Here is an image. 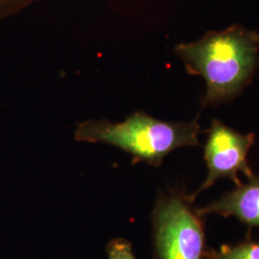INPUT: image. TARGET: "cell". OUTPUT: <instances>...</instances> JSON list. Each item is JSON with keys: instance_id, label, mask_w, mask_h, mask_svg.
<instances>
[{"instance_id": "obj_1", "label": "cell", "mask_w": 259, "mask_h": 259, "mask_svg": "<svg viewBox=\"0 0 259 259\" xmlns=\"http://www.w3.org/2000/svg\"><path fill=\"white\" fill-rule=\"evenodd\" d=\"M174 51L189 74L204 79V107L235 98L251 83L258 67L259 46L253 31L240 24L208 31L198 40L177 45Z\"/></svg>"}, {"instance_id": "obj_2", "label": "cell", "mask_w": 259, "mask_h": 259, "mask_svg": "<svg viewBox=\"0 0 259 259\" xmlns=\"http://www.w3.org/2000/svg\"><path fill=\"white\" fill-rule=\"evenodd\" d=\"M200 132L198 118L169 122L138 111L122 122L83 121L75 130L74 138L81 142L105 143L120 149L133 157V163L142 161L158 167L174 150L199 145Z\"/></svg>"}, {"instance_id": "obj_3", "label": "cell", "mask_w": 259, "mask_h": 259, "mask_svg": "<svg viewBox=\"0 0 259 259\" xmlns=\"http://www.w3.org/2000/svg\"><path fill=\"white\" fill-rule=\"evenodd\" d=\"M183 192L160 194L152 213L157 259H207L204 216Z\"/></svg>"}, {"instance_id": "obj_4", "label": "cell", "mask_w": 259, "mask_h": 259, "mask_svg": "<svg viewBox=\"0 0 259 259\" xmlns=\"http://www.w3.org/2000/svg\"><path fill=\"white\" fill-rule=\"evenodd\" d=\"M254 140V134L243 135L226 126L221 121L213 119L204 146L207 176L201 187L193 194L189 195L190 199L194 201L202 191L212 186L220 179H231L238 186L242 185L238 177L239 172L245 174L248 179L253 176L247 157Z\"/></svg>"}, {"instance_id": "obj_5", "label": "cell", "mask_w": 259, "mask_h": 259, "mask_svg": "<svg viewBox=\"0 0 259 259\" xmlns=\"http://www.w3.org/2000/svg\"><path fill=\"white\" fill-rule=\"evenodd\" d=\"M198 210L203 216H234L250 228L259 227V176L250 177L247 184L238 185L221 199Z\"/></svg>"}, {"instance_id": "obj_6", "label": "cell", "mask_w": 259, "mask_h": 259, "mask_svg": "<svg viewBox=\"0 0 259 259\" xmlns=\"http://www.w3.org/2000/svg\"><path fill=\"white\" fill-rule=\"evenodd\" d=\"M207 259H259V242L245 241L237 245H223L208 250Z\"/></svg>"}, {"instance_id": "obj_7", "label": "cell", "mask_w": 259, "mask_h": 259, "mask_svg": "<svg viewBox=\"0 0 259 259\" xmlns=\"http://www.w3.org/2000/svg\"><path fill=\"white\" fill-rule=\"evenodd\" d=\"M109 259H137L132 249V244L123 238H115L107 245Z\"/></svg>"}, {"instance_id": "obj_8", "label": "cell", "mask_w": 259, "mask_h": 259, "mask_svg": "<svg viewBox=\"0 0 259 259\" xmlns=\"http://www.w3.org/2000/svg\"><path fill=\"white\" fill-rule=\"evenodd\" d=\"M38 1L39 0H0V19L16 16Z\"/></svg>"}, {"instance_id": "obj_9", "label": "cell", "mask_w": 259, "mask_h": 259, "mask_svg": "<svg viewBox=\"0 0 259 259\" xmlns=\"http://www.w3.org/2000/svg\"><path fill=\"white\" fill-rule=\"evenodd\" d=\"M253 38H254L255 42H256V44L259 46V33L255 32V31H253Z\"/></svg>"}]
</instances>
